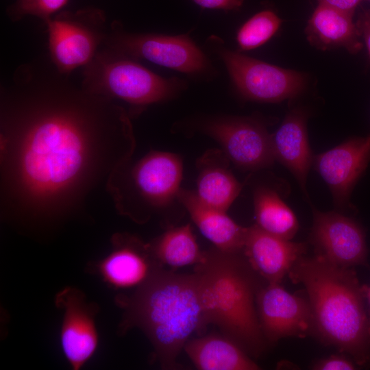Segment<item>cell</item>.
<instances>
[{
	"instance_id": "1",
	"label": "cell",
	"mask_w": 370,
	"mask_h": 370,
	"mask_svg": "<svg viewBox=\"0 0 370 370\" xmlns=\"http://www.w3.org/2000/svg\"><path fill=\"white\" fill-rule=\"evenodd\" d=\"M129 113L51 62L25 64L1 88L0 208L27 229L58 225L131 159Z\"/></svg>"
},
{
	"instance_id": "2",
	"label": "cell",
	"mask_w": 370,
	"mask_h": 370,
	"mask_svg": "<svg viewBox=\"0 0 370 370\" xmlns=\"http://www.w3.org/2000/svg\"><path fill=\"white\" fill-rule=\"evenodd\" d=\"M306 289L312 334L325 345L346 353L358 367L370 363V332L364 286L352 268L321 256H301L288 273Z\"/></svg>"
},
{
	"instance_id": "3",
	"label": "cell",
	"mask_w": 370,
	"mask_h": 370,
	"mask_svg": "<svg viewBox=\"0 0 370 370\" xmlns=\"http://www.w3.org/2000/svg\"><path fill=\"white\" fill-rule=\"evenodd\" d=\"M116 301L124 310L120 330H141L164 369H176L177 358L190 336L208 325L195 272L177 273L162 268L133 294Z\"/></svg>"
},
{
	"instance_id": "4",
	"label": "cell",
	"mask_w": 370,
	"mask_h": 370,
	"mask_svg": "<svg viewBox=\"0 0 370 370\" xmlns=\"http://www.w3.org/2000/svg\"><path fill=\"white\" fill-rule=\"evenodd\" d=\"M208 324L238 344L249 355L258 357L265 348L256 296L262 286L260 276L242 252L228 253L212 247L204 251L195 265Z\"/></svg>"
},
{
	"instance_id": "5",
	"label": "cell",
	"mask_w": 370,
	"mask_h": 370,
	"mask_svg": "<svg viewBox=\"0 0 370 370\" xmlns=\"http://www.w3.org/2000/svg\"><path fill=\"white\" fill-rule=\"evenodd\" d=\"M130 163L112 174L106 188L119 213L143 223L177 199L183 162L176 153L151 151Z\"/></svg>"
},
{
	"instance_id": "6",
	"label": "cell",
	"mask_w": 370,
	"mask_h": 370,
	"mask_svg": "<svg viewBox=\"0 0 370 370\" xmlns=\"http://www.w3.org/2000/svg\"><path fill=\"white\" fill-rule=\"evenodd\" d=\"M83 76L82 85L86 90L124 101L136 110L170 99L186 85L180 79L162 77L109 49L97 53L84 66Z\"/></svg>"
},
{
	"instance_id": "7",
	"label": "cell",
	"mask_w": 370,
	"mask_h": 370,
	"mask_svg": "<svg viewBox=\"0 0 370 370\" xmlns=\"http://www.w3.org/2000/svg\"><path fill=\"white\" fill-rule=\"evenodd\" d=\"M105 22L103 12L95 8L63 12L45 22L51 60L60 73L69 75L92 60L107 37Z\"/></svg>"
},
{
	"instance_id": "8",
	"label": "cell",
	"mask_w": 370,
	"mask_h": 370,
	"mask_svg": "<svg viewBox=\"0 0 370 370\" xmlns=\"http://www.w3.org/2000/svg\"><path fill=\"white\" fill-rule=\"evenodd\" d=\"M236 89L245 98L275 103L299 95L306 85V75L233 51L211 37Z\"/></svg>"
},
{
	"instance_id": "9",
	"label": "cell",
	"mask_w": 370,
	"mask_h": 370,
	"mask_svg": "<svg viewBox=\"0 0 370 370\" xmlns=\"http://www.w3.org/2000/svg\"><path fill=\"white\" fill-rule=\"evenodd\" d=\"M106 38L108 49L121 56L144 59L188 74H201L209 67L204 53L188 35L132 34L112 26Z\"/></svg>"
},
{
	"instance_id": "10",
	"label": "cell",
	"mask_w": 370,
	"mask_h": 370,
	"mask_svg": "<svg viewBox=\"0 0 370 370\" xmlns=\"http://www.w3.org/2000/svg\"><path fill=\"white\" fill-rule=\"evenodd\" d=\"M203 130L221 145L228 160L240 169L255 171L269 166L275 160L271 134L255 119L217 118L206 122Z\"/></svg>"
},
{
	"instance_id": "11",
	"label": "cell",
	"mask_w": 370,
	"mask_h": 370,
	"mask_svg": "<svg viewBox=\"0 0 370 370\" xmlns=\"http://www.w3.org/2000/svg\"><path fill=\"white\" fill-rule=\"evenodd\" d=\"M262 334L270 343L283 338H304L312 334V315L308 299L292 294L280 283L262 285L256 296Z\"/></svg>"
},
{
	"instance_id": "12",
	"label": "cell",
	"mask_w": 370,
	"mask_h": 370,
	"mask_svg": "<svg viewBox=\"0 0 370 370\" xmlns=\"http://www.w3.org/2000/svg\"><path fill=\"white\" fill-rule=\"evenodd\" d=\"M310 242L315 254L342 267L365 264L367 247L360 225L336 212H321L312 207Z\"/></svg>"
},
{
	"instance_id": "13",
	"label": "cell",
	"mask_w": 370,
	"mask_h": 370,
	"mask_svg": "<svg viewBox=\"0 0 370 370\" xmlns=\"http://www.w3.org/2000/svg\"><path fill=\"white\" fill-rule=\"evenodd\" d=\"M56 304L63 310L60 334L62 350L72 369L78 370L95 354L98 347L97 306L87 302L84 295L72 287L60 291Z\"/></svg>"
},
{
	"instance_id": "14",
	"label": "cell",
	"mask_w": 370,
	"mask_h": 370,
	"mask_svg": "<svg viewBox=\"0 0 370 370\" xmlns=\"http://www.w3.org/2000/svg\"><path fill=\"white\" fill-rule=\"evenodd\" d=\"M110 252L95 266L97 273L116 289L141 287L163 268L155 258L149 243L130 234L112 237Z\"/></svg>"
},
{
	"instance_id": "15",
	"label": "cell",
	"mask_w": 370,
	"mask_h": 370,
	"mask_svg": "<svg viewBox=\"0 0 370 370\" xmlns=\"http://www.w3.org/2000/svg\"><path fill=\"white\" fill-rule=\"evenodd\" d=\"M370 162V135L353 138L313 156L314 169L328 186L334 204L344 207Z\"/></svg>"
},
{
	"instance_id": "16",
	"label": "cell",
	"mask_w": 370,
	"mask_h": 370,
	"mask_svg": "<svg viewBox=\"0 0 370 370\" xmlns=\"http://www.w3.org/2000/svg\"><path fill=\"white\" fill-rule=\"evenodd\" d=\"M307 249L306 243L276 236L255 224L247 227L243 254L261 278L267 283H280Z\"/></svg>"
},
{
	"instance_id": "17",
	"label": "cell",
	"mask_w": 370,
	"mask_h": 370,
	"mask_svg": "<svg viewBox=\"0 0 370 370\" xmlns=\"http://www.w3.org/2000/svg\"><path fill=\"white\" fill-rule=\"evenodd\" d=\"M306 121L304 111L293 110L271 134V143L275 160L291 172L308 199L306 181L313 156L308 142Z\"/></svg>"
},
{
	"instance_id": "18",
	"label": "cell",
	"mask_w": 370,
	"mask_h": 370,
	"mask_svg": "<svg viewBox=\"0 0 370 370\" xmlns=\"http://www.w3.org/2000/svg\"><path fill=\"white\" fill-rule=\"evenodd\" d=\"M177 199L214 247L228 253L243 251L247 227L239 225L226 211L204 204L194 191L181 188Z\"/></svg>"
},
{
	"instance_id": "19",
	"label": "cell",
	"mask_w": 370,
	"mask_h": 370,
	"mask_svg": "<svg viewBox=\"0 0 370 370\" xmlns=\"http://www.w3.org/2000/svg\"><path fill=\"white\" fill-rule=\"evenodd\" d=\"M353 14L318 4L305 29L308 41L322 51L343 47L351 53L359 52L362 43Z\"/></svg>"
},
{
	"instance_id": "20",
	"label": "cell",
	"mask_w": 370,
	"mask_h": 370,
	"mask_svg": "<svg viewBox=\"0 0 370 370\" xmlns=\"http://www.w3.org/2000/svg\"><path fill=\"white\" fill-rule=\"evenodd\" d=\"M184 349L199 370L260 369L238 344L223 334L189 339Z\"/></svg>"
},
{
	"instance_id": "21",
	"label": "cell",
	"mask_w": 370,
	"mask_h": 370,
	"mask_svg": "<svg viewBox=\"0 0 370 370\" xmlns=\"http://www.w3.org/2000/svg\"><path fill=\"white\" fill-rule=\"evenodd\" d=\"M223 151L211 150L198 161L195 193L204 204L226 211L239 195L242 185L227 169Z\"/></svg>"
},
{
	"instance_id": "22",
	"label": "cell",
	"mask_w": 370,
	"mask_h": 370,
	"mask_svg": "<svg viewBox=\"0 0 370 370\" xmlns=\"http://www.w3.org/2000/svg\"><path fill=\"white\" fill-rule=\"evenodd\" d=\"M149 245L157 260L171 268L197 265L204 258L190 224L167 229Z\"/></svg>"
},
{
	"instance_id": "23",
	"label": "cell",
	"mask_w": 370,
	"mask_h": 370,
	"mask_svg": "<svg viewBox=\"0 0 370 370\" xmlns=\"http://www.w3.org/2000/svg\"><path fill=\"white\" fill-rule=\"evenodd\" d=\"M254 206L256 225L264 231L287 240L296 234L299 223L295 214L273 190L258 187Z\"/></svg>"
},
{
	"instance_id": "24",
	"label": "cell",
	"mask_w": 370,
	"mask_h": 370,
	"mask_svg": "<svg viewBox=\"0 0 370 370\" xmlns=\"http://www.w3.org/2000/svg\"><path fill=\"white\" fill-rule=\"evenodd\" d=\"M281 23L276 14L269 10L254 14L237 32L236 40L240 49L247 51L262 45L277 32Z\"/></svg>"
},
{
	"instance_id": "25",
	"label": "cell",
	"mask_w": 370,
	"mask_h": 370,
	"mask_svg": "<svg viewBox=\"0 0 370 370\" xmlns=\"http://www.w3.org/2000/svg\"><path fill=\"white\" fill-rule=\"evenodd\" d=\"M69 0H16L7 9L8 16L14 21L30 15L45 22L63 8Z\"/></svg>"
},
{
	"instance_id": "26",
	"label": "cell",
	"mask_w": 370,
	"mask_h": 370,
	"mask_svg": "<svg viewBox=\"0 0 370 370\" xmlns=\"http://www.w3.org/2000/svg\"><path fill=\"white\" fill-rule=\"evenodd\" d=\"M358 365L349 356L343 354H333L317 360L311 367L315 370H352L357 369Z\"/></svg>"
},
{
	"instance_id": "27",
	"label": "cell",
	"mask_w": 370,
	"mask_h": 370,
	"mask_svg": "<svg viewBox=\"0 0 370 370\" xmlns=\"http://www.w3.org/2000/svg\"><path fill=\"white\" fill-rule=\"evenodd\" d=\"M197 5L208 9L235 10L239 9L245 0H191Z\"/></svg>"
},
{
	"instance_id": "28",
	"label": "cell",
	"mask_w": 370,
	"mask_h": 370,
	"mask_svg": "<svg viewBox=\"0 0 370 370\" xmlns=\"http://www.w3.org/2000/svg\"><path fill=\"white\" fill-rule=\"evenodd\" d=\"M356 25L370 56V9L363 10L359 14Z\"/></svg>"
},
{
	"instance_id": "29",
	"label": "cell",
	"mask_w": 370,
	"mask_h": 370,
	"mask_svg": "<svg viewBox=\"0 0 370 370\" xmlns=\"http://www.w3.org/2000/svg\"><path fill=\"white\" fill-rule=\"evenodd\" d=\"M364 0H318L319 4L335 8L343 11L354 13L355 9Z\"/></svg>"
},
{
	"instance_id": "30",
	"label": "cell",
	"mask_w": 370,
	"mask_h": 370,
	"mask_svg": "<svg viewBox=\"0 0 370 370\" xmlns=\"http://www.w3.org/2000/svg\"><path fill=\"white\" fill-rule=\"evenodd\" d=\"M364 292H365V300L367 302V306H368V308L367 309V310L369 328V332H370V286H364Z\"/></svg>"
},
{
	"instance_id": "31",
	"label": "cell",
	"mask_w": 370,
	"mask_h": 370,
	"mask_svg": "<svg viewBox=\"0 0 370 370\" xmlns=\"http://www.w3.org/2000/svg\"><path fill=\"white\" fill-rule=\"evenodd\" d=\"M364 1H370V0H364Z\"/></svg>"
}]
</instances>
